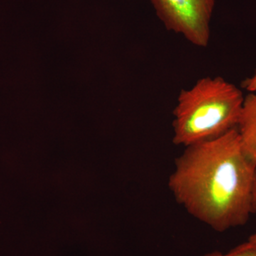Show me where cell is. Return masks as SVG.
<instances>
[{"label":"cell","mask_w":256,"mask_h":256,"mask_svg":"<svg viewBox=\"0 0 256 256\" xmlns=\"http://www.w3.org/2000/svg\"><path fill=\"white\" fill-rule=\"evenodd\" d=\"M247 242L256 249V229L255 232L250 236Z\"/></svg>","instance_id":"cell-7"},{"label":"cell","mask_w":256,"mask_h":256,"mask_svg":"<svg viewBox=\"0 0 256 256\" xmlns=\"http://www.w3.org/2000/svg\"><path fill=\"white\" fill-rule=\"evenodd\" d=\"M242 92L220 76L182 90L173 116V142L184 148L220 137L238 126Z\"/></svg>","instance_id":"cell-2"},{"label":"cell","mask_w":256,"mask_h":256,"mask_svg":"<svg viewBox=\"0 0 256 256\" xmlns=\"http://www.w3.org/2000/svg\"><path fill=\"white\" fill-rule=\"evenodd\" d=\"M242 87L250 92H256V70L252 76L244 80Z\"/></svg>","instance_id":"cell-6"},{"label":"cell","mask_w":256,"mask_h":256,"mask_svg":"<svg viewBox=\"0 0 256 256\" xmlns=\"http://www.w3.org/2000/svg\"><path fill=\"white\" fill-rule=\"evenodd\" d=\"M202 256H256V249L246 242L237 246L227 252L215 250L207 252Z\"/></svg>","instance_id":"cell-5"},{"label":"cell","mask_w":256,"mask_h":256,"mask_svg":"<svg viewBox=\"0 0 256 256\" xmlns=\"http://www.w3.org/2000/svg\"><path fill=\"white\" fill-rule=\"evenodd\" d=\"M252 208H254V212L256 213V174L255 182H254V192H252Z\"/></svg>","instance_id":"cell-8"},{"label":"cell","mask_w":256,"mask_h":256,"mask_svg":"<svg viewBox=\"0 0 256 256\" xmlns=\"http://www.w3.org/2000/svg\"><path fill=\"white\" fill-rule=\"evenodd\" d=\"M151 2L166 30L181 35L194 46H208L215 0H151Z\"/></svg>","instance_id":"cell-3"},{"label":"cell","mask_w":256,"mask_h":256,"mask_svg":"<svg viewBox=\"0 0 256 256\" xmlns=\"http://www.w3.org/2000/svg\"><path fill=\"white\" fill-rule=\"evenodd\" d=\"M256 174L236 128L186 146L175 160L168 186L188 214L222 233L245 225L254 212Z\"/></svg>","instance_id":"cell-1"},{"label":"cell","mask_w":256,"mask_h":256,"mask_svg":"<svg viewBox=\"0 0 256 256\" xmlns=\"http://www.w3.org/2000/svg\"><path fill=\"white\" fill-rule=\"evenodd\" d=\"M236 128L244 151L256 164V92L245 96Z\"/></svg>","instance_id":"cell-4"}]
</instances>
